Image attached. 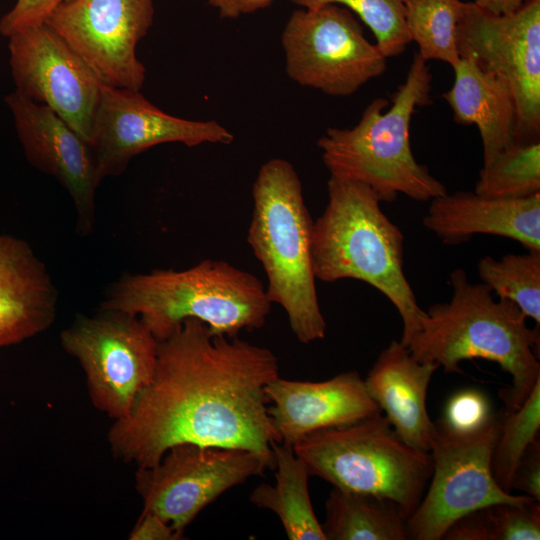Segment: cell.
Segmentation results:
<instances>
[{"instance_id":"4fadbf2b","label":"cell","mask_w":540,"mask_h":540,"mask_svg":"<svg viewBox=\"0 0 540 540\" xmlns=\"http://www.w3.org/2000/svg\"><path fill=\"white\" fill-rule=\"evenodd\" d=\"M15 90L48 107L93 146L102 82L45 22L8 38Z\"/></svg>"},{"instance_id":"44dd1931","label":"cell","mask_w":540,"mask_h":540,"mask_svg":"<svg viewBox=\"0 0 540 540\" xmlns=\"http://www.w3.org/2000/svg\"><path fill=\"white\" fill-rule=\"evenodd\" d=\"M454 82L442 97L455 122L475 125L483 146V165L516 142L517 110L508 84L471 58L452 67Z\"/></svg>"},{"instance_id":"7c38bea8","label":"cell","mask_w":540,"mask_h":540,"mask_svg":"<svg viewBox=\"0 0 540 540\" xmlns=\"http://www.w3.org/2000/svg\"><path fill=\"white\" fill-rule=\"evenodd\" d=\"M267 468L271 466L264 458L248 450L181 443L157 464L137 468L135 487L142 510L159 515L184 535L206 506Z\"/></svg>"},{"instance_id":"1f68e13d","label":"cell","mask_w":540,"mask_h":540,"mask_svg":"<svg viewBox=\"0 0 540 540\" xmlns=\"http://www.w3.org/2000/svg\"><path fill=\"white\" fill-rule=\"evenodd\" d=\"M519 490L540 501V440L533 442L520 459L511 482V490Z\"/></svg>"},{"instance_id":"83f0119b","label":"cell","mask_w":540,"mask_h":540,"mask_svg":"<svg viewBox=\"0 0 540 540\" xmlns=\"http://www.w3.org/2000/svg\"><path fill=\"white\" fill-rule=\"evenodd\" d=\"M502 414L500 432L491 456V472L499 487L511 493L512 477L520 459L539 438L540 381L518 409L502 411Z\"/></svg>"},{"instance_id":"ac0fdd59","label":"cell","mask_w":540,"mask_h":540,"mask_svg":"<svg viewBox=\"0 0 540 540\" xmlns=\"http://www.w3.org/2000/svg\"><path fill=\"white\" fill-rule=\"evenodd\" d=\"M430 201L423 225L446 245L488 234L513 239L526 250H540V193L505 199L458 191Z\"/></svg>"},{"instance_id":"f546056e","label":"cell","mask_w":540,"mask_h":540,"mask_svg":"<svg viewBox=\"0 0 540 540\" xmlns=\"http://www.w3.org/2000/svg\"><path fill=\"white\" fill-rule=\"evenodd\" d=\"M493 415L488 397L476 389L454 393L441 419L454 429L471 430L484 425Z\"/></svg>"},{"instance_id":"f1b7e54d","label":"cell","mask_w":540,"mask_h":540,"mask_svg":"<svg viewBox=\"0 0 540 540\" xmlns=\"http://www.w3.org/2000/svg\"><path fill=\"white\" fill-rule=\"evenodd\" d=\"M304 9L327 4L343 6L356 14L373 33L376 46L386 57L403 53L411 43L405 25L406 0H291Z\"/></svg>"},{"instance_id":"7402d4cb","label":"cell","mask_w":540,"mask_h":540,"mask_svg":"<svg viewBox=\"0 0 540 540\" xmlns=\"http://www.w3.org/2000/svg\"><path fill=\"white\" fill-rule=\"evenodd\" d=\"M275 484L262 483L253 489L250 502L274 512L290 540H326L311 502L309 471L293 446L273 442Z\"/></svg>"},{"instance_id":"5b68a950","label":"cell","mask_w":540,"mask_h":540,"mask_svg":"<svg viewBox=\"0 0 540 540\" xmlns=\"http://www.w3.org/2000/svg\"><path fill=\"white\" fill-rule=\"evenodd\" d=\"M99 309L137 315L157 341L186 319H197L230 338L260 329L271 310L265 286L253 274L222 260L184 270L129 274L109 289Z\"/></svg>"},{"instance_id":"e575fe53","label":"cell","mask_w":540,"mask_h":540,"mask_svg":"<svg viewBox=\"0 0 540 540\" xmlns=\"http://www.w3.org/2000/svg\"><path fill=\"white\" fill-rule=\"evenodd\" d=\"M528 0H474L481 9L495 15H507L516 12Z\"/></svg>"},{"instance_id":"836d02e7","label":"cell","mask_w":540,"mask_h":540,"mask_svg":"<svg viewBox=\"0 0 540 540\" xmlns=\"http://www.w3.org/2000/svg\"><path fill=\"white\" fill-rule=\"evenodd\" d=\"M224 19H236L268 7L274 0H205Z\"/></svg>"},{"instance_id":"d6986e66","label":"cell","mask_w":540,"mask_h":540,"mask_svg":"<svg viewBox=\"0 0 540 540\" xmlns=\"http://www.w3.org/2000/svg\"><path fill=\"white\" fill-rule=\"evenodd\" d=\"M58 293L43 261L23 239L0 233V349L54 322Z\"/></svg>"},{"instance_id":"30bf717a","label":"cell","mask_w":540,"mask_h":540,"mask_svg":"<svg viewBox=\"0 0 540 540\" xmlns=\"http://www.w3.org/2000/svg\"><path fill=\"white\" fill-rule=\"evenodd\" d=\"M281 43L288 77L330 96L353 95L387 68L355 14L336 4L293 11Z\"/></svg>"},{"instance_id":"3957f363","label":"cell","mask_w":540,"mask_h":540,"mask_svg":"<svg viewBox=\"0 0 540 540\" xmlns=\"http://www.w3.org/2000/svg\"><path fill=\"white\" fill-rule=\"evenodd\" d=\"M328 202L313 222L312 261L316 279L363 281L397 309L405 346L419 331L425 311L404 273V236L381 210L366 185L330 175Z\"/></svg>"},{"instance_id":"5bb4252c","label":"cell","mask_w":540,"mask_h":540,"mask_svg":"<svg viewBox=\"0 0 540 540\" xmlns=\"http://www.w3.org/2000/svg\"><path fill=\"white\" fill-rule=\"evenodd\" d=\"M154 0H65L50 26L106 85L141 91L146 68L137 44L154 20Z\"/></svg>"},{"instance_id":"484cf974","label":"cell","mask_w":540,"mask_h":540,"mask_svg":"<svg viewBox=\"0 0 540 540\" xmlns=\"http://www.w3.org/2000/svg\"><path fill=\"white\" fill-rule=\"evenodd\" d=\"M477 270L496 298L513 302L540 326V250L506 254L500 259L487 255L480 259Z\"/></svg>"},{"instance_id":"9c48e42d","label":"cell","mask_w":540,"mask_h":540,"mask_svg":"<svg viewBox=\"0 0 540 540\" xmlns=\"http://www.w3.org/2000/svg\"><path fill=\"white\" fill-rule=\"evenodd\" d=\"M60 343L79 362L94 407L113 421L125 419L155 371L158 341L146 324L125 311L99 309L77 316Z\"/></svg>"},{"instance_id":"7a4b0ae2","label":"cell","mask_w":540,"mask_h":540,"mask_svg":"<svg viewBox=\"0 0 540 540\" xmlns=\"http://www.w3.org/2000/svg\"><path fill=\"white\" fill-rule=\"evenodd\" d=\"M452 297L426 311L419 331L406 345L422 363L446 373H462L460 363L484 359L497 363L512 379L499 392L503 412L518 409L540 381L539 327L530 328L513 302L499 299L485 284L469 281L464 269L450 273Z\"/></svg>"},{"instance_id":"8992f818","label":"cell","mask_w":540,"mask_h":540,"mask_svg":"<svg viewBox=\"0 0 540 540\" xmlns=\"http://www.w3.org/2000/svg\"><path fill=\"white\" fill-rule=\"evenodd\" d=\"M253 212L247 242L261 263L268 300L285 311L304 344L326 335L312 261L313 221L293 165L272 158L259 169L252 188Z\"/></svg>"},{"instance_id":"ffe728a7","label":"cell","mask_w":540,"mask_h":540,"mask_svg":"<svg viewBox=\"0 0 540 540\" xmlns=\"http://www.w3.org/2000/svg\"><path fill=\"white\" fill-rule=\"evenodd\" d=\"M439 368L415 359L407 346L392 340L364 379L365 387L397 434L412 447L430 452L434 422L427 411L429 383Z\"/></svg>"},{"instance_id":"d4e9b609","label":"cell","mask_w":540,"mask_h":540,"mask_svg":"<svg viewBox=\"0 0 540 540\" xmlns=\"http://www.w3.org/2000/svg\"><path fill=\"white\" fill-rule=\"evenodd\" d=\"M463 4L461 0L405 1L406 29L424 61H442L451 67L458 63L456 32Z\"/></svg>"},{"instance_id":"6da1fadb","label":"cell","mask_w":540,"mask_h":540,"mask_svg":"<svg viewBox=\"0 0 540 540\" xmlns=\"http://www.w3.org/2000/svg\"><path fill=\"white\" fill-rule=\"evenodd\" d=\"M277 377L278 359L268 348L186 319L158 341L152 380L108 431L111 452L144 468L172 446L193 443L248 450L273 469L272 443L280 440L265 387Z\"/></svg>"},{"instance_id":"9a60e30c","label":"cell","mask_w":540,"mask_h":540,"mask_svg":"<svg viewBox=\"0 0 540 540\" xmlns=\"http://www.w3.org/2000/svg\"><path fill=\"white\" fill-rule=\"evenodd\" d=\"M233 141L232 132L217 121L176 117L153 105L141 91L101 85L92 146L101 180L122 174L132 158L159 144L194 147Z\"/></svg>"},{"instance_id":"52a82bcc","label":"cell","mask_w":540,"mask_h":540,"mask_svg":"<svg viewBox=\"0 0 540 540\" xmlns=\"http://www.w3.org/2000/svg\"><path fill=\"white\" fill-rule=\"evenodd\" d=\"M293 449L310 475L336 488L389 498L406 520L432 475L431 453L406 443L382 412L313 432Z\"/></svg>"},{"instance_id":"8fae6325","label":"cell","mask_w":540,"mask_h":540,"mask_svg":"<svg viewBox=\"0 0 540 540\" xmlns=\"http://www.w3.org/2000/svg\"><path fill=\"white\" fill-rule=\"evenodd\" d=\"M456 42L460 57L473 59L511 89L517 110L516 142L539 140L540 0H528L507 15L464 2Z\"/></svg>"},{"instance_id":"4316f807","label":"cell","mask_w":540,"mask_h":540,"mask_svg":"<svg viewBox=\"0 0 540 540\" xmlns=\"http://www.w3.org/2000/svg\"><path fill=\"white\" fill-rule=\"evenodd\" d=\"M475 193L519 199L540 193V141L515 142L483 165Z\"/></svg>"},{"instance_id":"2e32d148","label":"cell","mask_w":540,"mask_h":540,"mask_svg":"<svg viewBox=\"0 0 540 540\" xmlns=\"http://www.w3.org/2000/svg\"><path fill=\"white\" fill-rule=\"evenodd\" d=\"M28 162L54 177L69 193L76 230L90 234L95 225V196L102 181L93 147L48 107L14 90L5 97Z\"/></svg>"},{"instance_id":"cb8c5ba5","label":"cell","mask_w":540,"mask_h":540,"mask_svg":"<svg viewBox=\"0 0 540 540\" xmlns=\"http://www.w3.org/2000/svg\"><path fill=\"white\" fill-rule=\"evenodd\" d=\"M444 540H539L540 501L498 502L473 510L454 521Z\"/></svg>"},{"instance_id":"e0dca14e","label":"cell","mask_w":540,"mask_h":540,"mask_svg":"<svg viewBox=\"0 0 540 540\" xmlns=\"http://www.w3.org/2000/svg\"><path fill=\"white\" fill-rule=\"evenodd\" d=\"M265 392L279 440L292 446L313 432L382 412L356 371L319 382L279 376L266 385Z\"/></svg>"},{"instance_id":"d6a6232c","label":"cell","mask_w":540,"mask_h":540,"mask_svg":"<svg viewBox=\"0 0 540 540\" xmlns=\"http://www.w3.org/2000/svg\"><path fill=\"white\" fill-rule=\"evenodd\" d=\"M129 540H180L179 534L170 523L159 515L142 510L136 524L128 535Z\"/></svg>"},{"instance_id":"ba28073f","label":"cell","mask_w":540,"mask_h":540,"mask_svg":"<svg viewBox=\"0 0 540 540\" xmlns=\"http://www.w3.org/2000/svg\"><path fill=\"white\" fill-rule=\"evenodd\" d=\"M502 418V411L493 413L484 425L471 430L454 429L441 418L434 422L432 475L419 505L406 520L407 540H442L454 521L473 510L532 498L504 491L493 478L491 456Z\"/></svg>"},{"instance_id":"4dcf8cb0","label":"cell","mask_w":540,"mask_h":540,"mask_svg":"<svg viewBox=\"0 0 540 540\" xmlns=\"http://www.w3.org/2000/svg\"><path fill=\"white\" fill-rule=\"evenodd\" d=\"M65 0H16L0 19V34L11 35L45 22L50 13Z\"/></svg>"},{"instance_id":"277c9868","label":"cell","mask_w":540,"mask_h":540,"mask_svg":"<svg viewBox=\"0 0 540 540\" xmlns=\"http://www.w3.org/2000/svg\"><path fill=\"white\" fill-rule=\"evenodd\" d=\"M431 82L426 61L415 53L391 105L376 98L352 128H328L317 146L330 175L366 185L380 202H392L398 194L430 201L447 193L445 185L416 161L410 145L411 119L417 108L431 104Z\"/></svg>"},{"instance_id":"603a6c76","label":"cell","mask_w":540,"mask_h":540,"mask_svg":"<svg viewBox=\"0 0 540 540\" xmlns=\"http://www.w3.org/2000/svg\"><path fill=\"white\" fill-rule=\"evenodd\" d=\"M321 527L326 540H407L406 518L395 501L336 487Z\"/></svg>"}]
</instances>
